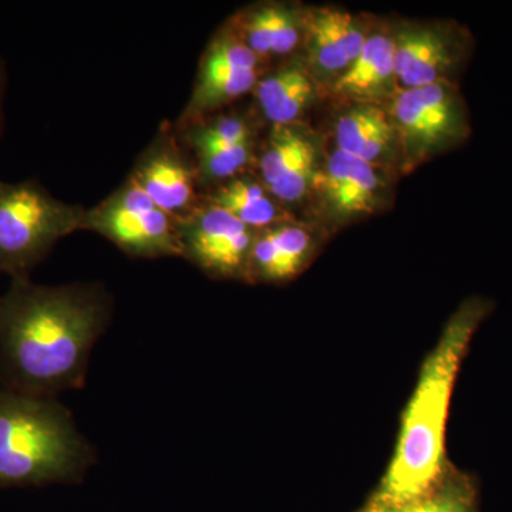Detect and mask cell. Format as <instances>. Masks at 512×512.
I'll list each match as a JSON object with an SVG mask.
<instances>
[{
  "instance_id": "cell-8",
  "label": "cell",
  "mask_w": 512,
  "mask_h": 512,
  "mask_svg": "<svg viewBox=\"0 0 512 512\" xmlns=\"http://www.w3.org/2000/svg\"><path fill=\"white\" fill-rule=\"evenodd\" d=\"M265 63L252 52L231 23L218 30L202 53L197 79L180 124L211 116L254 92Z\"/></svg>"
},
{
  "instance_id": "cell-10",
  "label": "cell",
  "mask_w": 512,
  "mask_h": 512,
  "mask_svg": "<svg viewBox=\"0 0 512 512\" xmlns=\"http://www.w3.org/2000/svg\"><path fill=\"white\" fill-rule=\"evenodd\" d=\"M128 177L175 221L185 220L202 204L197 165L171 126L161 128Z\"/></svg>"
},
{
  "instance_id": "cell-22",
  "label": "cell",
  "mask_w": 512,
  "mask_h": 512,
  "mask_svg": "<svg viewBox=\"0 0 512 512\" xmlns=\"http://www.w3.org/2000/svg\"><path fill=\"white\" fill-rule=\"evenodd\" d=\"M0 298H2V295H0Z\"/></svg>"
},
{
  "instance_id": "cell-6",
  "label": "cell",
  "mask_w": 512,
  "mask_h": 512,
  "mask_svg": "<svg viewBox=\"0 0 512 512\" xmlns=\"http://www.w3.org/2000/svg\"><path fill=\"white\" fill-rule=\"evenodd\" d=\"M82 231L96 232L133 258H181L178 221L160 210L130 177L86 210Z\"/></svg>"
},
{
  "instance_id": "cell-21",
  "label": "cell",
  "mask_w": 512,
  "mask_h": 512,
  "mask_svg": "<svg viewBox=\"0 0 512 512\" xmlns=\"http://www.w3.org/2000/svg\"><path fill=\"white\" fill-rule=\"evenodd\" d=\"M6 83H8V73H6V64L0 60V134H2L3 124V99H5Z\"/></svg>"
},
{
  "instance_id": "cell-1",
  "label": "cell",
  "mask_w": 512,
  "mask_h": 512,
  "mask_svg": "<svg viewBox=\"0 0 512 512\" xmlns=\"http://www.w3.org/2000/svg\"><path fill=\"white\" fill-rule=\"evenodd\" d=\"M113 309L100 282L47 286L10 279L0 298V387L39 397L83 389Z\"/></svg>"
},
{
  "instance_id": "cell-9",
  "label": "cell",
  "mask_w": 512,
  "mask_h": 512,
  "mask_svg": "<svg viewBox=\"0 0 512 512\" xmlns=\"http://www.w3.org/2000/svg\"><path fill=\"white\" fill-rule=\"evenodd\" d=\"M256 232L224 208L202 200L197 210L178 222L181 258L212 279L247 282Z\"/></svg>"
},
{
  "instance_id": "cell-4",
  "label": "cell",
  "mask_w": 512,
  "mask_h": 512,
  "mask_svg": "<svg viewBox=\"0 0 512 512\" xmlns=\"http://www.w3.org/2000/svg\"><path fill=\"white\" fill-rule=\"evenodd\" d=\"M86 208L53 197L37 180H0V274L30 278L60 239L82 231Z\"/></svg>"
},
{
  "instance_id": "cell-7",
  "label": "cell",
  "mask_w": 512,
  "mask_h": 512,
  "mask_svg": "<svg viewBox=\"0 0 512 512\" xmlns=\"http://www.w3.org/2000/svg\"><path fill=\"white\" fill-rule=\"evenodd\" d=\"M392 32L400 89L456 84L473 53V36L457 23L409 22Z\"/></svg>"
},
{
  "instance_id": "cell-15",
  "label": "cell",
  "mask_w": 512,
  "mask_h": 512,
  "mask_svg": "<svg viewBox=\"0 0 512 512\" xmlns=\"http://www.w3.org/2000/svg\"><path fill=\"white\" fill-rule=\"evenodd\" d=\"M394 64L393 32H375L352 66L330 86V93L346 104L382 106L399 93Z\"/></svg>"
},
{
  "instance_id": "cell-5",
  "label": "cell",
  "mask_w": 512,
  "mask_h": 512,
  "mask_svg": "<svg viewBox=\"0 0 512 512\" xmlns=\"http://www.w3.org/2000/svg\"><path fill=\"white\" fill-rule=\"evenodd\" d=\"M387 114L407 173L460 147L471 136L470 113L457 84L400 89L390 101Z\"/></svg>"
},
{
  "instance_id": "cell-3",
  "label": "cell",
  "mask_w": 512,
  "mask_h": 512,
  "mask_svg": "<svg viewBox=\"0 0 512 512\" xmlns=\"http://www.w3.org/2000/svg\"><path fill=\"white\" fill-rule=\"evenodd\" d=\"M96 450L57 397L0 387V490L80 484Z\"/></svg>"
},
{
  "instance_id": "cell-12",
  "label": "cell",
  "mask_w": 512,
  "mask_h": 512,
  "mask_svg": "<svg viewBox=\"0 0 512 512\" xmlns=\"http://www.w3.org/2000/svg\"><path fill=\"white\" fill-rule=\"evenodd\" d=\"M383 190L375 165L336 148L316 173L311 191L330 220L343 224L375 212Z\"/></svg>"
},
{
  "instance_id": "cell-20",
  "label": "cell",
  "mask_w": 512,
  "mask_h": 512,
  "mask_svg": "<svg viewBox=\"0 0 512 512\" xmlns=\"http://www.w3.org/2000/svg\"><path fill=\"white\" fill-rule=\"evenodd\" d=\"M476 477L451 464L426 493L400 504H375L367 501L359 512H478Z\"/></svg>"
},
{
  "instance_id": "cell-13",
  "label": "cell",
  "mask_w": 512,
  "mask_h": 512,
  "mask_svg": "<svg viewBox=\"0 0 512 512\" xmlns=\"http://www.w3.org/2000/svg\"><path fill=\"white\" fill-rule=\"evenodd\" d=\"M258 167L261 183L276 200L282 205L296 204L312 190L318 154L299 124L272 127Z\"/></svg>"
},
{
  "instance_id": "cell-17",
  "label": "cell",
  "mask_w": 512,
  "mask_h": 512,
  "mask_svg": "<svg viewBox=\"0 0 512 512\" xmlns=\"http://www.w3.org/2000/svg\"><path fill=\"white\" fill-rule=\"evenodd\" d=\"M256 103L272 127L295 126L318 97V83L305 60H286L264 74L254 89Z\"/></svg>"
},
{
  "instance_id": "cell-2",
  "label": "cell",
  "mask_w": 512,
  "mask_h": 512,
  "mask_svg": "<svg viewBox=\"0 0 512 512\" xmlns=\"http://www.w3.org/2000/svg\"><path fill=\"white\" fill-rule=\"evenodd\" d=\"M494 306L490 299L471 296L448 319L439 342L421 366L400 421L392 460L367 500L370 503L389 505L413 500L433 487L453 464L446 450L451 397L471 340Z\"/></svg>"
},
{
  "instance_id": "cell-19",
  "label": "cell",
  "mask_w": 512,
  "mask_h": 512,
  "mask_svg": "<svg viewBox=\"0 0 512 512\" xmlns=\"http://www.w3.org/2000/svg\"><path fill=\"white\" fill-rule=\"evenodd\" d=\"M202 200L224 208L255 231L291 221L281 202L266 190L261 181L244 175L205 191Z\"/></svg>"
},
{
  "instance_id": "cell-14",
  "label": "cell",
  "mask_w": 512,
  "mask_h": 512,
  "mask_svg": "<svg viewBox=\"0 0 512 512\" xmlns=\"http://www.w3.org/2000/svg\"><path fill=\"white\" fill-rule=\"evenodd\" d=\"M316 242L308 228L282 222L256 232L249 256L248 284H286L308 268Z\"/></svg>"
},
{
  "instance_id": "cell-16",
  "label": "cell",
  "mask_w": 512,
  "mask_h": 512,
  "mask_svg": "<svg viewBox=\"0 0 512 512\" xmlns=\"http://www.w3.org/2000/svg\"><path fill=\"white\" fill-rule=\"evenodd\" d=\"M262 62L288 57L303 40L302 9L286 3H258L229 20Z\"/></svg>"
},
{
  "instance_id": "cell-11",
  "label": "cell",
  "mask_w": 512,
  "mask_h": 512,
  "mask_svg": "<svg viewBox=\"0 0 512 512\" xmlns=\"http://www.w3.org/2000/svg\"><path fill=\"white\" fill-rule=\"evenodd\" d=\"M305 63L316 83L332 86L359 57L370 32L346 10H302Z\"/></svg>"
},
{
  "instance_id": "cell-18",
  "label": "cell",
  "mask_w": 512,
  "mask_h": 512,
  "mask_svg": "<svg viewBox=\"0 0 512 512\" xmlns=\"http://www.w3.org/2000/svg\"><path fill=\"white\" fill-rule=\"evenodd\" d=\"M339 150L379 165L397 150L396 134L387 110L373 104H349L336 121Z\"/></svg>"
}]
</instances>
